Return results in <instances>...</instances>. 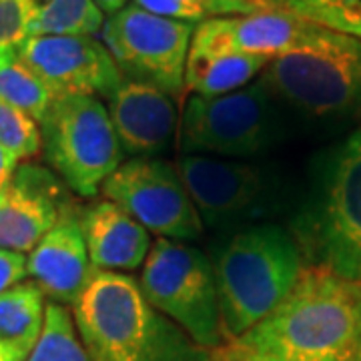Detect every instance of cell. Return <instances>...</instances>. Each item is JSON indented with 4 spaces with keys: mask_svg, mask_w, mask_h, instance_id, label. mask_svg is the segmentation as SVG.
<instances>
[{
    "mask_svg": "<svg viewBox=\"0 0 361 361\" xmlns=\"http://www.w3.org/2000/svg\"><path fill=\"white\" fill-rule=\"evenodd\" d=\"M237 349L275 361H337L361 348V281L307 265L293 291Z\"/></svg>",
    "mask_w": 361,
    "mask_h": 361,
    "instance_id": "obj_1",
    "label": "cell"
},
{
    "mask_svg": "<svg viewBox=\"0 0 361 361\" xmlns=\"http://www.w3.org/2000/svg\"><path fill=\"white\" fill-rule=\"evenodd\" d=\"M73 317L89 361H221L223 355L153 310L127 273L94 271L73 303Z\"/></svg>",
    "mask_w": 361,
    "mask_h": 361,
    "instance_id": "obj_2",
    "label": "cell"
},
{
    "mask_svg": "<svg viewBox=\"0 0 361 361\" xmlns=\"http://www.w3.org/2000/svg\"><path fill=\"white\" fill-rule=\"evenodd\" d=\"M211 261L227 345L277 310L307 267L293 231L275 221L231 231Z\"/></svg>",
    "mask_w": 361,
    "mask_h": 361,
    "instance_id": "obj_3",
    "label": "cell"
},
{
    "mask_svg": "<svg viewBox=\"0 0 361 361\" xmlns=\"http://www.w3.org/2000/svg\"><path fill=\"white\" fill-rule=\"evenodd\" d=\"M259 80L287 115L339 121L361 115V39L313 25L271 59Z\"/></svg>",
    "mask_w": 361,
    "mask_h": 361,
    "instance_id": "obj_4",
    "label": "cell"
},
{
    "mask_svg": "<svg viewBox=\"0 0 361 361\" xmlns=\"http://www.w3.org/2000/svg\"><path fill=\"white\" fill-rule=\"evenodd\" d=\"M291 231L307 265L361 281V129L325 157Z\"/></svg>",
    "mask_w": 361,
    "mask_h": 361,
    "instance_id": "obj_5",
    "label": "cell"
},
{
    "mask_svg": "<svg viewBox=\"0 0 361 361\" xmlns=\"http://www.w3.org/2000/svg\"><path fill=\"white\" fill-rule=\"evenodd\" d=\"M287 137V113L261 80L221 97L191 94L179 121L183 155L263 159Z\"/></svg>",
    "mask_w": 361,
    "mask_h": 361,
    "instance_id": "obj_6",
    "label": "cell"
},
{
    "mask_svg": "<svg viewBox=\"0 0 361 361\" xmlns=\"http://www.w3.org/2000/svg\"><path fill=\"white\" fill-rule=\"evenodd\" d=\"M203 227L231 233L267 223L287 201L277 169L255 159L180 155L175 163Z\"/></svg>",
    "mask_w": 361,
    "mask_h": 361,
    "instance_id": "obj_7",
    "label": "cell"
},
{
    "mask_svg": "<svg viewBox=\"0 0 361 361\" xmlns=\"http://www.w3.org/2000/svg\"><path fill=\"white\" fill-rule=\"evenodd\" d=\"M141 291L149 305L209 349L227 345L221 325L213 261L191 243L157 237L142 265Z\"/></svg>",
    "mask_w": 361,
    "mask_h": 361,
    "instance_id": "obj_8",
    "label": "cell"
},
{
    "mask_svg": "<svg viewBox=\"0 0 361 361\" xmlns=\"http://www.w3.org/2000/svg\"><path fill=\"white\" fill-rule=\"evenodd\" d=\"M42 151L73 193L94 197L123 165V149L106 104L97 97H54L40 121Z\"/></svg>",
    "mask_w": 361,
    "mask_h": 361,
    "instance_id": "obj_9",
    "label": "cell"
},
{
    "mask_svg": "<svg viewBox=\"0 0 361 361\" xmlns=\"http://www.w3.org/2000/svg\"><path fill=\"white\" fill-rule=\"evenodd\" d=\"M195 26L129 4L104 18L101 40L127 80L157 87L179 99Z\"/></svg>",
    "mask_w": 361,
    "mask_h": 361,
    "instance_id": "obj_10",
    "label": "cell"
},
{
    "mask_svg": "<svg viewBox=\"0 0 361 361\" xmlns=\"http://www.w3.org/2000/svg\"><path fill=\"white\" fill-rule=\"evenodd\" d=\"M101 193L157 237L180 243L203 237L205 227L193 199L177 167L165 159H129L104 180Z\"/></svg>",
    "mask_w": 361,
    "mask_h": 361,
    "instance_id": "obj_11",
    "label": "cell"
},
{
    "mask_svg": "<svg viewBox=\"0 0 361 361\" xmlns=\"http://www.w3.org/2000/svg\"><path fill=\"white\" fill-rule=\"evenodd\" d=\"M16 52L52 97L85 94L106 101L125 80L103 40L89 35L28 37Z\"/></svg>",
    "mask_w": 361,
    "mask_h": 361,
    "instance_id": "obj_12",
    "label": "cell"
},
{
    "mask_svg": "<svg viewBox=\"0 0 361 361\" xmlns=\"http://www.w3.org/2000/svg\"><path fill=\"white\" fill-rule=\"evenodd\" d=\"M66 205L65 191L51 171L23 165L0 201V249L16 253L32 251L59 223Z\"/></svg>",
    "mask_w": 361,
    "mask_h": 361,
    "instance_id": "obj_13",
    "label": "cell"
},
{
    "mask_svg": "<svg viewBox=\"0 0 361 361\" xmlns=\"http://www.w3.org/2000/svg\"><path fill=\"white\" fill-rule=\"evenodd\" d=\"M106 111L121 149L130 159L157 157L167 151L179 129L175 99L137 80L125 78L106 99Z\"/></svg>",
    "mask_w": 361,
    "mask_h": 361,
    "instance_id": "obj_14",
    "label": "cell"
},
{
    "mask_svg": "<svg viewBox=\"0 0 361 361\" xmlns=\"http://www.w3.org/2000/svg\"><path fill=\"white\" fill-rule=\"evenodd\" d=\"M26 271L54 303L73 305L89 285L94 269L82 235L80 217L66 209L26 257Z\"/></svg>",
    "mask_w": 361,
    "mask_h": 361,
    "instance_id": "obj_15",
    "label": "cell"
},
{
    "mask_svg": "<svg viewBox=\"0 0 361 361\" xmlns=\"http://www.w3.org/2000/svg\"><path fill=\"white\" fill-rule=\"evenodd\" d=\"M311 23L277 11L213 16L195 26L191 49L245 52L275 59L310 32Z\"/></svg>",
    "mask_w": 361,
    "mask_h": 361,
    "instance_id": "obj_16",
    "label": "cell"
},
{
    "mask_svg": "<svg viewBox=\"0 0 361 361\" xmlns=\"http://www.w3.org/2000/svg\"><path fill=\"white\" fill-rule=\"evenodd\" d=\"M82 235L94 271L129 273L145 265L151 251V233L123 207L103 199L80 215Z\"/></svg>",
    "mask_w": 361,
    "mask_h": 361,
    "instance_id": "obj_17",
    "label": "cell"
},
{
    "mask_svg": "<svg viewBox=\"0 0 361 361\" xmlns=\"http://www.w3.org/2000/svg\"><path fill=\"white\" fill-rule=\"evenodd\" d=\"M271 59L245 52L191 49L185 68V92L221 97L251 85Z\"/></svg>",
    "mask_w": 361,
    "mask_h": 361,
    "instance_id": "obj_18",
    "label": "cell"
},
{
    "mask_svg": "<svg viewBox=\"0 0 361 361\" xmlns=\"http://www.w3.org/2000/svg\"><path fill=\"white\" fill-rule=\"evenodd\" d=\"M44 293L35 281L0 295V361H28L44 327Z\"/></svg>",
    "mask_w": 361,
    "mask_h": 361,
    "instance_id": "obj_19",
    "label": "cell"
},
{
    "mask_svg": "<svg viewBox=\"0 0 361 361\" xmlns=\"http://www.w3.org/2000/svg\"><path fill=\"white\" fill-rule=\"evenodd\" d=\"M30 37L89 35L103 30L104 14L92 0H28Z\"/></svg>",
    "mask_w": 361,
    "mask_h": 361,
    "instance_id": "obj_20",
    "label": "cell"
},
{
    "mask_svg": "<svg viewBox=\"0 0 361 361\" xmlns=\"http://www.w3.org/2000/svg\"><path fill=\"white\" fill-rule=\"evenodd\" d=\"M0 99L25 111L39 125L54 101L47 85L18 56L16 47L0 49Z\"/></svg>",
    "mask_w": 361,
    "mask_h": 361,
    "instance_id": "obj_21",
    "label": "cell"
},
{
    "mask_svg": "<svg viewBox=\"0 0 361 361\" xmlns=\"http://www.w3.org/2000/svg\"><path fill=\"white\" fill-rule=\"evenodd\" d=\"M267 11L361 39V0H255Z\"/></svg>",
    "mask_w": 361,
    "mask_h": 361,
    "instance_id": "obj_22",
    "label": "cell"
},
{
    "mask_svg": "<svg viewBox=\"0 0 361 361\" xmlns=\"http://www.w3.org/2000/svg\"><path fill=\"white\" fill-rule=\"evenodd\" d=\"M28 361H89L73 311L63 303H47L42 336Z\"/></svg>",
    "mask_w": 361,
    "mask_h": 361,
    "instance_id": "obj_23",
    "label": "cell"
},
{
    "mask_svg": "<svg viewBox=\"0 0 361 361\" xmlns=\"http://www.w3.org/2000/svg\"><path fill=\"white\" fill-rule=\"evenodd\" d=\"M0 145L18 161L40 153V125L25 111L0 99Z\"/></svg>",
    "mask_w": 361,
    "mask_h": 361,
    "instance_id": "obj_24",
    "label": "cell"
},
{
    "mask_svg": "<svg viewBox=\"0 0 361 361\" xmlns=\"http://www.w3.org/2000/svg\"><path fill=\"white\" fill-rule=\"evenodd\" d=\"M30 37L28 0H0V49L18 47Z\"/></svg>",
    "mask_w": 361,
    "mask_h": 361,
    "instance_id": "obj_25",
    "label": "cell"
},
{
    "mask_svg": "<svg viewBox=\"0 0 361 361\" xmlns=\"http://www.w3.org/2000/svg\"><path fill=\"white\" fill-rule=\"evenodd\" d=\"M130 4L139 6L141 11L157 14V16L183 20V23H191V25H199L205 18H209L201 8H197L195 4H189L185 0H133Z\"/></svg>",
    "mask_w": 361,
    "mask_h": 361,
    "instance_id": "obj_26",
    "label": "cell"
},
{
    "mask_svg": "<svg viewBox=\"0 0 361 361\" xmlns=\"http://www.w3.org/2000/svg\"><path fill=\"white\" fill-rule=\"evenodd\" d=\"M189 4H195L203 13L213 16H237V14H253L265 11L255 0H185Z\"/></svg>",
    "mask_w": 361,
    "mask_h": 361,
    "instance_id": "obj_27",
    "label": "cell"
},
{
    "mask_svg": "<svg viewBox=\"0 0 361 361\" xmlns=\"http://www.w3.org/2000/svg\"><path fill=\"white\" fill-rule=\"evenodd\" d=\"M26 273L28 271H26L25 253L0 249V295L20 283Z\"/></svg>",
    "mask_w": 361,
    "mask_h": 361,
    "instance_id": "obj_28",
    "label": "cell"
},
{
    "mask_svg": "<svg viewBox=\"0 0 361 361\" xmlns=\"http://www.w3.org/2000/svg\"><path fill=\"white\" fill-rule=\"evenodd\" d=\"M16 169H18V159L14 155H11V153L0 145V201L4 199V195L8 193V189H11Z\"/></svg>",
    "mask_w": 361,
    "mask_h": 361,
    "instance_id": "obj_29",
    "label": "cell"
},
{
    "mask_svg": "<svg viewBox=\"0 0 361 361\" xmlns=\"http://www.w3.org/2000/svg\"><path fill=\"white\" fill-rule=\"evenodd\" d=\"M221 361H275V360L259 357V355H253V353H247V351H243V349H237L235 345H225V348H223Z\"/></svg>",
    "mask_w": 361,
    "mask_h": 361,
    "instance_id": "obj_30",
    "label": "cell"
},
{
    "mask_svg": "<svg viewBox=\"0 0 361 361\" xmlns=\"http://www.w3.org/2000/svg\"><path fill=\"white\" fill-rule=\"evenodd\" d=\"M99 8H101V13L106 14V16H111V14L118 13V11H123L125 6H129L130 0H92Z\"/></svg>",
    "mask_w": 361,
    "mask_h": 361,
    "instance_id": "obj_31",
    "label": "cell"
},
{
    "mask_svg": "<svg viewBox=\"0 0 361 361\" xmlns=\"http://www.w3.org/2000/svg\"><path fill=\"white\" fill-rule=\"evenodd\" d=\"M337 361H361V348L357 351H353V353H349L345 357H341V360Z\"/></svg>",
    "mask_w": 361,
    "mask_h": 361,
    "instance_id": "obj_32",
    "label": "cell"
}]
</instances>
